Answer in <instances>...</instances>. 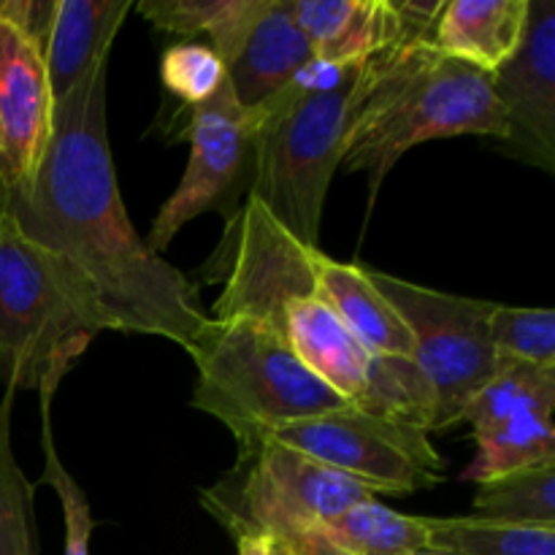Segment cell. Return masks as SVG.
I'll list each match as a JSON object with an SVG mask.
<instances>
[{"mask_svg":"<svg viewBox=\"0 0 555 555\" xmlns=\"http://www.w3.org/2000/svg\"><path fill=\"white\" fill-rule=\"evenodd\" d=\"M318 291L369 356L415 358V341L404 318L379 293L369 269L339 263L323 253L318 260Z\"/></svg>","mask_w":555,"mask_h":555,"instance_id":"cell-17","label":"cell"},{"mask_svg":"<svg viewBox=\"0 0 555 555\" xmlns=\"http://www.w3.org/2000/svg\"><path fill=\"white\" fill-rule=\"evenodd\" d=\"M160 79L171 95L184 106L195 108L209 101L225 81V65L211 47L204 43H177L160 57Z\"/></svg>","mask_w":555,"mask_h":555,"instance_id":"cell-27","label":"cell"},{"mask_svg":"<svg viewBox=\"0 0 555 555\" xmlns=\"http://www.w3.org/2000/svg\"><path fill=\"white\" fill-rule=\"evenodd\" d=\"M271 555H293L282 542H271Z\"/></svg>","mask_w":555,"mask_h":555,"instance_id":"cell-30","label":"cell"},{"mask_svg":"<svg viewBox=\"0 0 555 555\" xmlns=\"http://www.w3.org/2000/svg\"><path fill=\"white\" fill-rule=\"evenodd\" d=\"M488 334L504 366L555 369V312L553 309H526L493 304L488 318Z\"/></svg>","mask_w":555,"mask_h":555,"instance_id":"cell-26","label":"cell"},{"mask_svg":"<svg viewBox=\"0 0 555 555\" xmlns=\"http://www.w3.org/2000/svg\"><path fill=\"white\" fill-rule=\"evenodd\" d=\"M130 5V0H54L41 47L54 101L68 95L98 60L108 57Z\"/></svg>","mask_w":555,"mask_h":555,"instance_id":"cell-14","label":"cell"},{"mask_svg":"<svg viewBox=\"0 0 555 555\" xmlns=\"http://www.w3.org/2000/svg\"><path fill=\"white\" fill-rule=\"evenodd\" d=\"M320 531L350 555H415L428 547L426 518L396 513L377 499L356 504Z\"/></svg>","mask_w":555,"mask_h":555,"instance_id":"cell-20","label":"cell"},{"mask_svg":"<svg viewBox=\"0 0 555 555\" xmlns=\"http://www.w3.org/2000/svg\"><path fill=\"white\" fill-rule=\"evenodd\" d=\"M101 331L117 325L95 291L0 209V383L38 388L47 374L70 372Z\"/></svg>","mask_w":555,"mask_h":555,"instance_id":"cell-4","label":"cell"},{"mask_svg":"<svg viewBox=\"0 0 555 555\" xmlns=\"http://www.w3.org/2000/svg\"><path fill=\"white\" fill-rule=\"evenodd\" d=\"M507 133L491 76L450 60L426 41H399L377 54V76L341 166L369 177L372 204L390 168L423 141Z\"/></svg>","mask_w":555,"mask_h":555,"instance_id":"cell-2","label":"cell"},{"mask_svg":"<svg viewBox=\"0 0 555 555\" xmlns=\"http://www.w3.org/2000/svg\"><path fill=\"white\" fill-rule=\"evenodd\" d=\"M52 117L54 98L41 47L0 5V206L36 177Z\"/></svg>","mask_w":555,"mask_h":555,"instance_id":"cell-10","label":"cell"},{"mask_svg":"<svg viewBox=\"0 0 555 555\" xmlns=\"http://www.w3.org/2000/svg\"><path fill=\"white\" fill-rule=\"evenodd\" d=\"M282 545H285L293 555H350L339 551V547H336L320 529L307 531V534L296 537V540L291 542H282Z\"/></svg>","mask_w":555,"mask_h":555,"instance_id":"cell-28","label":"cell"},{"mask_svg":"<svg viewBox=\"0 0 555 555\" xmlns=\"http://www.w3.org/2000/svg\"><path fill=\"white\" fill-rule=\"evenodd\" d=\"M282 339L298 361L350 406L361 410L372 377L374 356L345 328L318 293L293 298L282 312Z\"/></svg>","mask_w":555,"mask_h":555,"instance_id":"cell-12","label":"cell"},{"mask_svg":"<svg viewBox=\"0 0 555 555\" xmlns=\"http://www.w3.org/2000/svg\"><path fill=\"white\" fill-rule=\"evenodd\" d=\"M477 455L464 469L461 480L477 486L555 464V428L551 415H524L502 423L486 434H477Z\"/></svg>","mask_w":555,"mask_h":555,"instance_id":"cell-19","label":"cell"},{"mask_svg":"<svg viewBox=\"0 0 555 555\" xmlns=\"http://www.w3.org/2000/svg\"><path fill=\"white\" fill-rule=\"evenodd\" d=\"M106 68L54 101L52 135L36 177L5 201L20 231L70 266L122 334L193 347L209 320L198 287L146 247L125 211L106 128Z\"/></svg>","mask_w":555,"mask_h":555,"instance_id":"cell-1","label":"cell"},{"mask_svg":"<svg viewBox=\"0 0 555 555\" xmlns=\"http://www.w3.org/2000/svg\"><path fill=\"white\" fill-rule=\"evenodd\" d=\"M377 493L363 482L307 459L269 437L238 444V461L201 493L206 513L233 537L291 542L320 529Z\"/></svg>","mask_w":555,"mask_h":555,"instance_id":"cell-6","label":"cell"},{"mask_svg":"<svg viewBox=\"0 0 555 555\" xmlns=\"http://www.w3.org/2000/svg\"><path fill=\"white\" fill-rule=\"evenodd\" d=\"M188 356L198 369L190 404L217 417L238 444L285 423L347 410L280 334L244 318H209Z\"/></svg>","mask_w":555,"mask_h":555,"instance_id":"cell-5","label":"cell"},{"mask_svg":"<svg viewBox=\"0 0 555 555\" xmlns=\"http://www.w3.org/2000/svg\"><path fill=\"white\" fill-rule=\"evenodd\" d=\"M271 0H141L139 11L157 30L177 36L209 33L211 52L231 65Z\"/></svg>","mask_w":555,"mask_h":555,"instance_id":"cell-18","label":"cell"},{"mask_svg":"<svg viewBox=\"0 0 555 555\" xmlns=\"http://www.w3.org/2000/svg\"><path fill=\"white\" fill-rule=\"evenodd\" d=\"M428 547L455 555H555V531L469 518H426Z\"/></svg>","mask_w":555,"mask_h":555,"instance_id":"cell-22","label":"cell"},{"mask_svg":"<svg viewBox=\"0 0 555 555\" xmlns=\"http://www.w3.org/2000/svg\"><path fill=\"white\" fill-rule=\"evenodd\" d=\"M555 410V369L513 363L499 372L475 399L466 404L461 423L472 434H486L502 423L524 415H551Z\"/></svg>","mask_w":555,"mask_h":555,"instance_id":"cell-21","label":"cell"},{"mask_svg":"<svg viewBox=\"0 0 555 555\" xmlns=\"http://www.w3.org/2000/svg\"><path fill=\"white\" fill-rule=\"evenodd\" d=\"M363 482L374 493H412L444 480V461L426 431L347 410L285 423L260 434Z\"/></svg>","mask_w":555,"mask_h":555,"instance_id":"cell-8","label":"cell"},{"mask_svg":"<svg viewBox=\"0 0 555 555\" xmlns=\"http://www.w3.org/2000/svg\"><path fill=\"white\" fill-rule=\"evenodd\" d=\"M475 515L555 531V464L482 482L475 493Z\"/></svg>","mask_w":555,"mask_h":555,"instance_id":"cell-23","label":"cell"},{"mask_svg":"<svg viewBox=\"0 0 555 555\" xmlns=\"http://www.w3.org/2000/svg\"><path fill=\"white\" fill-rule=\"evenodd\" d=\"M188 135L190 160L182 182L160 206L144 236L146 247L157 255L168 249L173 236L201 211L215 209L225 215V222H231L242 209L238 198L244 188L249 190L255 128L249 114L233 98L228 79L209 101L190 108Z\"/></svg>","mask_w":555,"mask_h":555,"instance_id":"cell-9","label":"cell"},{"mask_svg":"<svg viewBox=\"0 0 555 555\" xmlns=\"http://www.w3.org/2000/svg\"><path fill=\"white\" fill-rule=\"evenodd\" d=\"M374 76L377 57L358 65L336 90L304 95L291 81L247 112L255 128L247 195L307 247L320 249L325 195L345 163Z\"/></svg>","mask_w":555,"mask_h":555,"instance_id":"cell-3","label":"cell"},{"mask_svg":"<svg viewBox=\"0 0 555 555\" xmlns=\"http://www.w3.org/2000/svg\"><path fill=\"white\" fill-rule=\"evenodd\" d=\"M14 388L0 401V555H38V529L33 513V482H27L11 448Z\"/></svg>","mask_w":555,"mask_h":555,"instance_id":"cell-24","label":"cell"},{"mask_svg":"<svg viewBox=\"0 0 555 555\" xmlns=\"http://www.w3.org/2000/svg\"><path fill=\"white\" fill-rule=\"evenodd\" d=\"M491 85L507 122L499 150L555 173V0H529L524 41Z\"/></svg>","mask_w":555,"mask_h":555,"instance_id":"cell-11","label":"cell"},{"mask_svg":"<svg viewBox=\"0 0 555 555\" xmlns=\"http://www.w3.org/2000/svg\"><path fill=\"white\" fill-rule=\"evenodd\" d=\"M287 9L314 57L341 68L404 41V25L390 0H287Z\"/></svg>","mask_w":555,"mask_h":555,"instance_id":"cell-13","label":"cell"},{"mask_svg":"<svg viewBox=\"0 0 555 555\" xmlns=\"http://www.w3.org/2000/svg\"><path fill=\"white\" fill-rule=\"evenodd\" d=\"M374 285L404 318L415 341V358L434 390V431L459 426L466 404L504 372L488 334L491 301L439 293L399 276L369 271Z\"/></svg>","mask_w":555,"mask_h":555,"instance_id":"cell-7","label":"cell"},{"mask_svg":"<svg viewBox=\"0 0 555 555\" xmlns=\"http://www.w3.org/2000/svg\"><path fill=\"white\" fill-rule=\"evenodd\" d=\"M68 372L57 369V372L47 374V377L38 383V396H41V444H43V486L52 488L60 499V507H63L65 518V555H90V534L95 529V520L90 515V502H87L85 491L79 488V482L70 477V472L65 469L63 461H60L57 448H54L52 437V401L57 396L60 383Z\"/></svg>","mask_w":555,"mask_h":555,"instance_id":"cell-25","label":"cell"},{"mask_svg":"<svg viewBox=\"0 0 555 555\" xmlns=\"http://www.w3.org/2000/svg\"><path fill=\"white\" fill-rule=\"evenodd\" d=\"M238 555H271V540L263 537H238Z\"/></svg>","mask_w":555,"mask_h":555,"instance_id":"cell-29","label":"cell"},{"mask_svg":"<svg viewBox=\"0 0 555 555\" xmlns=\"http://www.w3.org/2000/svg\"><path fill=\"white\" fill-rule=\"evenodd\" d=\"M529 0H450L434 25L439 54L493 76L509 63L524 41Z\"/></svg>","mask_w":555,"mask_h":555,"instance_id":"cell-15","label":"cell"},{"mask_svg":"<svg viewBox=\"0 0 555 555\" xmlns=\"http://www.w3.org/2000/svg\"><path fill=\"white\" fill-rule=\"evenodd\" d=\"M312 60V47L293 20L287 0H271L242 52L225 68V79L238 106L249 112L291 85L293 76Z\"/></svg>","mask_w":555,"mask_h":555,"instance_id":"cell-16","label":"cell"},{"mask_svg":"<svg viewBox=\"0 0 555 555\" xmlns=\"http://www.w3.org/2000/svg\"><path fill=\"white\" fill-rule=\"evenodd\" d=\"M415 555H455V553H442V551H431V547H426V551H417Z\"/></svg>","mask_w":555,"mask_h":555,"instance_id":"cell-31","label":"cell"}]
</instances>
